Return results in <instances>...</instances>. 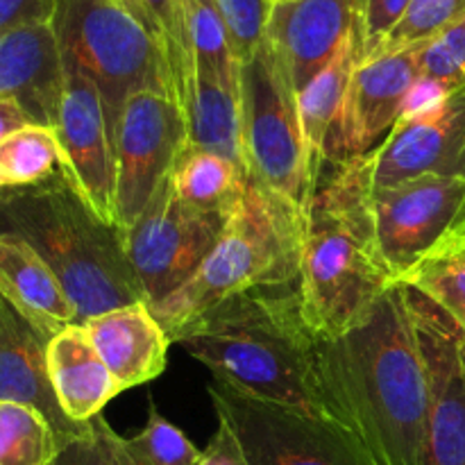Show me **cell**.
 I'll list each match as a JSON object with an SVG mask.
<instances>
[{
  "instance_id": "6da1fadb",
  "label": "cell",
  "mask_w": 465,
  "mask_h": 465,
  "mask_svg": "<svg viewBox=\"0 0 465 465\" xmlns=\"http://www.w3.org/2000/svg\"><path fill=\"white\" fill-rule=\"evenodd\" d=\"M318 368L334 420L377 465H422L430 381L402 282L361 325L339 339H318Z\"/></svg>"
},
{
  "instance_id": "7a4b0ae2",
  "label": "cell",
  "mask_w": 465,
  "mask_h": 465,
  "mask_svg": "<svg viewBox=\"0 0 465 465\" xmlns=\"http://www.w3.org/2000/svg\"><path fill=\"white\" fill-rule=\"evenodd\" d=\"M173 343L241 393L334 420L298 284L234 295L195 318Z\"/></svg>"
},
{
  "instance_id": "3957f363",
  "label": "cell",
  "mask_w": 465,
  "mask_h": 465,
  "mask_svg": "<svg viewBox=\"0 0 465 465\" xmlns=\"http://www.w3.org/2000/svg\"><path fill=\"white\" fill-rule=\"evenodd\" d=\"M395 284L377 241L366 162L331 163L304 212L298 282L304 322L316 339H339Z\"/></svg>"
},
{
  "instance_id": "277c9868",
  "label": "cell",
  "mask_w": 465,
  "mask_h": 465,
  "mask_svg": "<svg viewBox=\"0 0 465 465\" xmlns=\"http://www.w3.org/2000/svg\"><path fill=\"white\" fill-rule=\"evenodd\" d=\"M0 236L25 241L48 263L80 325L116 307L145 302L123 234L80 198L62 171L41 184L0 191Z\"/></svg>"
},
{
  "instance_id": "5b68a950",
  "label": "cell",
  "mask_w": 465,
  "mask_h": 465,
  "mask_svg": "<svg viewBox=\"0 0 465 465\" xmlns=\"http://www.w3.org/2000/svg\"><path fill=\"white\" fill-rule=\"evenodd\" d=\"M302 236L304 213L250 180L221 241L198 272L150 312L173 341L195 318L234 295L295 286Z\"/></svg>"
},
{
  "instance_id": "8992f818",
  "label": "cell",
  "mask_w": 465,
  "mask_h": 465,
  "mask_svg": "<svg viewBox=\"0 0 465 465\" xmlns=\"http://www.w3.org/2000/svg\"><path fill=\"white\" fill-rule=\"evenodd\" d=\"M53 27L62 57L98 86L112 136L123 104L134 94L163 91L175 95L157 39L123 3L59 0Z\"/></svg>"
},
{
  "instance_id": "52a82bcc",
  "label": "cell",
  "mask_w": 465,
  "mask_h": 465,
  "mask_svg": "<svg viewBox=\"0 0 465 465\" xmlns=\"http://www.w3.org/2000/svg\"><path fill=\"white\" fill-rule=\"evenodd\" d=\"M241 127L250 180L307 212L312 191L298 94L266 41L241 64Z\"/></svg>"
},
{
  "instance_id": "ba28073f",
  "label": "cell",
  "mask_w": 465,
  "mask_h": 465,
  "mask_svg": "<svg viewBox=\"0 0 465 465\" xmlns=\"http://www.w3.org/2000/svg\"><path fill=\"white\" fill-rule=\"evenodd\" d=\"M207 391L250 465H377L366 445L331 418L252 398L218 380Z\"/></svg>"
},
{
  "instance_id": "9c48e42d",
  "label": "cell",
  "mask_w": 465,
  "mask_h": 465,
  "mask_svg": "<svg viewBox=\"0 0 465 465\" xmlns=\"http://www.w3.org/2000/svg\"><path fill=\"white\" fill-rule=\"evenodd\" d=\"M189 143L180 100L163 91L132 95L114 127V225L139 221Z\"/></svg>"
},
{
  "instance_id": "30bf717a",
  "label": "cell",
  "mask_w": 465,
  "mask_h": 465,
  "mask_svg": "<svg viewBox=\"0 0 465 465\" xmlns=\"http://www.w3.org/2000/svg\"><path fill=\"white\" fill-rule=\"evenodd\" d=\"M230 216L198 212L182 203L171 180L162 184L139 221L123 234L127 262L154 307L186 284L212 254Z\"/></svg>"
},
{
  "instance_id": "8fae6325",
  "label": "cell",
  "mask_w": 465,
  "mask_h": 465,
  "mask_svg": "<svg viewBox=\"0 0 465 465\" xmlns=\"http://www.w3.org/2000/svg\"><path fill=\"white\" fill-rule=\"evenodd\" d=\"M377 241L391 272L404 282L425 263L465 213V177L425 175L371 191Z\"/></svg>"
},
{
  "instance_id": "7c38bea8",
  "label": "cell",
  "mask_w": 465,
  "mask_h": 465,
  "mask_svg": "<svg viewBox=\"0 0 465 465\" xmlns=\"http://www.w3.org/2000/svg\"><path fill=\"white\" fill-rule=\"evenodd\" d=\"M404 286L430 381V422L422 465H465L463 330L420 291Z\"/></svg>"
},
{
  "instance_id": "4fadbf2b",
  "label": "cell",
  "mask_w": 465,
  "mask_h": 465,
  "mask_svg": "<svg viewBox=\"0 0 465 465\" xmlns=\"http://www.w3.org/2000/svg\"><path fill=\"white\" fill-rule=\"evenodd\" d=\"M422 44L377 53L354 68L327 139V162L343 163L371 154L391 134L402 118L409 89L420 77Z\"/></svg>"
},
{
  "instance_id": "5bb4252c",
  "label": "cell",
  "mask_w": 465,
  "mask_h": 465,
  "mask_svg": "<svg viewBox=\"0 0 465 465\" xmlns=\"http://www.w3.org/2000/svg\"><path fill=\"white\" fill-rule=\"evenodd\" d=\"M53 130L66 180L103 221L114 225V136L103 95L95 82L66 59L62 103Z\"/></svg>"
},
{
  "instance_id": "9a60e30c",
  "label": "cell",
  "mask_w": 465,
  "mask_h": 465,
  "mask_svg": "<svg viewBox=\"0 0 465 465\" xmlns=\"http://www.w3.org/2000/svg\"><path fill=\"white\" fill-rule=\"evenodd\" d=\"M363 162L371 191L425 175L465 177V86L431 116L400 118Z\"/></svg>"
},
{
  "instance_id": "2e32d148",
  "label": "cell",
  "mask_w": 465,
  "mask_h": 465,
  "mask_svg": "<svg viewBox=\"0 0 465 465\" xmlns=\"http://www.w3.org/2000/svg\"><path fill=\"white\" fill-rule=\"evenodd\" d=\"M366 0H284L272 3L266 44L284 68L295 94L304 89L354 27L361 23Z\"/></svg>"
},
{
  "instance_id": "e0dca14e",
  "label": "cell",
  "mask_w": 465,
  "mask_h": 465,
  "mask_svg": "<svg viewBox=\"0 0 465 465\" xmlns=\"http://www.w3.org/2000/svg\"><path fill=\"white\" fill-rule=\"evenodd\" d=\"M64 91V59L53 23L0 35V98L16 100L32 123L54 127Z\"/></svg>"
},
{
  "instance_id": "ac0fdd59",
  "label": "cell",
  "mask_w": 465,
  "mask_h": 465,
  "mask_svg": "<svg viewBox=\"0 0 465 465\" xmlns=\"http://www.w3.org/2000/svg\"><path fill=\"white\" fill-rule=\"evenodd\" d=\"M82 325L123 391L148 384L166 371L173 341L145 302L98 313Z\"/></svg>"
},
{
  "instance_id": "d6986e66",
  "label": "cell",
  "mask_w": 465,
  "mask_h": 465,
  "mask_svg": "<svg viewBox=\"0 0 465 465\" xmlns=\"http://www.w3.org/2000/svg\"><path fill=\"white\" fill-rule=\"evenodd\" d=\"M45 345L48 341L0 298V400L39 409L64 440L82 425L68 420L54 398Z\"/></svg>"
},
{
  "instance_id": "ffe728a7",
  "label": "cell",
  "mask_w": 465,
  "mask_h": 465,
  "mask_svg": "<svg viewBox=\"0 0 465 465\" xmlns=\"http://www.w3.org/2000/svg\"><path fill=\"white\" fill-rule=\"evenodd\" d=\"M45 361L54 398L64 416L75 425L100 416L103 409L123 393L80 322L68 325L48 341Z\"/></svg>"
},
{
  "instance_id": "44dd1931",
  "label": "cell",
  "mask_w": 465,
  "mask_h": 465,
  "mask_svg": "<svg viewBox=\"0 0 465 465\" xmlns=\"http://www.w3.org/2000/svg\"><path fill=\"white\" fill-rule=\"evenodd\" d=\"M0 298L45 341L77 322V312L48 263L16 236H0Z\"/></svg>"
},
{
  "instance_id": "7402d4cb",
  "label": "cell",
  "mask_w": 465,
  "mask_h": 465,
  "mask_svg": "<svg viewBox=\"0 0 465 465\" xmlns=\"http://www.w3.org/2000/svg\"><path fill=\"white\" fill-rule=\"evenodd\" d=\"M363 59L361 23L354 27L339 53L330 64L298 94V116L302 130L304 159H307L309 191L313 193L321 186L327 173V139L341 112L354 68Z\"/></svg>"
},
{
  "instance_id": "603a6c76",
  "label": "cell",
  "mask_w": 465,
  "mask_h": 465,
  "mask_svg": "<svg viewBox=\"0 0 465 465\" xmlns=\"http://www.w3.org/2000/svg\"><path fill=\"white\" fill-rule=\"evenodd\" d=\"M177 100L184 114L189 145L223 154L248 173L241 127V94L204 75L193 62L177 84Z\"/></svg>"
},
{
  "instance_id": "cb8c5ba5",
  "label": "cell",
  "mask_w": 465,
  "mask_h": 465,
  "mask_svg": "<svg viewBox=\"0 0 465 465\" xmlns=\"http://www.w3.org/2000/svg\"><path fill=\"white\" fill-rule=\"evenodd\" d=\"M168 180L177 198L189 207L232 216L248 189L250 175L232 159L186 143Z\"/></svg>"
},
{
  "instance_id": "d4e9b609",
  "label": "cell",
  "mask_w": 465,
  "mask_h": 465,
  "mask_svg": "<svg viewBox=\"0 0 465 465\" xmlns=\"http://www.w3.org/2000/svg\"><path fill=\"white\" fill-rule=\"evenodd\" d=\"M182 14L200 71L225 89L241 94V64L232 53L218 0H182Z\"/></svg>"
},
{
  "instance_id": "484cf974",
  "label": "cell",
  "mask_w": 465,
  "mask_h": 465,
  "mask_svg": "<svg viewBox=\"0 0 465 465\" xmlns=\"http://www.w3.org/2000/svg\"><path fill=\"white\" fill-rule=\"evenodd\" d=\"M62 439L35 407L0 400V465H53Z\"/></svg>"
},
{
  "instance_id": "4316f807",
  "label": "cell",
  "mask_w": 465,
  "mask_h": 465,
  "mask_svg": "<svg viewBox=\"0 0 465 465\" xmlns=\"http://www.w3.org/2000/svg\"><path fill=\"white\" fill-rule=\"evenodd\" d=\"M59 171L62 157L53 127L30 123L0 141V182L5 189L41 184Z\"/></svg>"
},
{
  "instance_id": "83f0119b",
  "label": "cell",
  "mask_w": 465,
  "mask_h": 465,
  "mask_svg": "<svg viewBox=\"0 0 465 465\" xmlns=\"http://www.w3.org/2000/svg\"><path fill=\"white\" fill-rule=\"evenodd\" d=\"M123 450L132 465H198L200 450L162 416L150 400L148 422L132 439H123Z\"/></svg>"
},
{
  "instance_id": "f1b7e54d",
  "label": "cell",
  "mask_w": 465,
  "mask_h": 465,
  "mask_svg": "<svg viewBox=\"0 0 465 465\" xmlns=\"http://www.w3.org/2000/svg\"><path fill=\"white\" fill-rule=\"evenodd\" d=\"M402 284L420 291L465 331V252L420 263Z\"/></svg>"
},
{
  "instance_id": "f546056e",
  "label": "cell",
  "mask_w": 465,
  "mask_h": 465,
  "mask_svg": "<svg viewBox=\"0 0 465 465\" xmlns=\"http://www.w3.org/2000/svg\"><path fill=\"white\" fill-rule=\"evenodd\" d=\"M465 18V0H411L393 30L381 41L377 53H391L434 39L443 30ZM371 54V57H372Z\"/></svg>"
},
{
  "instance_id": "4dcf8cb0",
  "label": "cell",
  "mask_w": 465,
  "mask_h": 465,
  "mask_svg": "<svg viewBox=\"0 0 465 465\" xmlns=\"http://www.w3.org/2000/svg\"><path fill=\"white\" fill-rule=\"evenodd\" d=\"M53 465H127L123 436L112 430L103 413L82 422L80 430L62 440Z\"/></svg>"
},
{
  "instance_id": "1f68e13d",
  "label": "cell",
  "mask_w": 465,
  "mask_h": 465,
  "mask_svg": "<svg viewBox=\"0 0 465 465\" xmlns=\"http://www.w3.org/2000/svg\"><path fill=\"white\" fill-rule=\"evenodd\" d=\"M218 7L236 62H248L266 39L272 0H218Z\"/></svg>"
},
{
  "instance_id": "d6a6232c",
  "label": "cell",
  "mask_w": 465,
  "mask_h": 465,
  "mask_svg": "<svg viewBox=\"0 0 465 465\" xmlns=\"http://www.w3.org/2000/svg\"><path fill=\"white\" fill-rule=\"evenodd\" d=\"M420 75L465 86V18L422 44Z\"/></svg>"
},
{
  "instance_id": "836d02e7",
  "label": "cell",
  "mask_w": 465,
  "mask_h": 465,
  "mask_svg": "<svg viewBox=\"0 0 465 465\" xmlns=\"http://www.w3.org/2000/svg\"><path fill=\"white\" fill-rule=\"evenodd\" d=\"M411 0H366L361 16V36H363V59L371 57L381 41L389 36L395 23L402 18ZM361 59V62H363Z\"/></svg>"
},
{
  "instance_id": "e575fe53",
  "label": "cell",
  "mask_w": 465,
  "mask_h": 465,
  "mask_svg": "<svg viewBox=\"0 0 465 465\" xmlns=\"http://www.w3.org/2000/svg\"><path fill=\"white\" fill-rule=\"evenodd\" d=\"M461 89V86H459ZM457 91V86H450L445 82L434 80V77L420 75L413 86L409 89L407 100H404L402 118H425L436 114L439 109L445 107L452 94Z\"/></svg>"
},
{
  "instance_id": "d590c367",
  "label": "cell",
  "mask_w": 465,
  "mask_h": 465,
  "mask_svg": "<svg viewBox=\"0 0 465 465\" xmlns=\"http://www.w3.org/2000/svg\"><path fill=\"white\" fill-rule=\"evenodd\" d=\"M59 0H0V35L25 25L53 23Z\"/></svg>"
},
{
  "instance_id": "8d00e7d4",
  "label": "cell",
  "mask_w": 465,
  "mask_h": 465,
  "mask_svg": "<svg viewBox=\"0 0 465 465\" xmlns=\"http://www.w3.org/2000/svg\"><path fill=\"white\" fill-rule=\"evenodd\" d=\"M198 465H250V461L232 427L218 420L216 434L212 436L209 445L200 454Z\"/></svg>"
},
{
  "instance_id": "74e56055",
  "label": "cell",
  "mask_w": 465,
  "mask_h": 465,
  "mask_svg": "<svg viewBox=\"0 0 465 465\" xmlns=\"http://www.w3.org/2000/svg\"><path fill=\"white\" fill-rule=\"evenodd\" d=\"M32 118L27 116L25 109L16 100L0 98V141L7 139L9 134L18 132L21 127L30 125Z\"/></svg>"
},
{
  "instance_id": "f35d334b",
  "label": "cell",
  "mask_w": 465,
  "mask_h": 465,
  "mask_svg": "<svg viewBox=\"0 0 465 465\" xmlns=\"http://www.w3.org/2000/svg\"><path fill=\"white\" fill-rule=\"evenodd\" d=\"M459 252H465V213L461 221H459V225L452 230V234L443 241V245H440V248L436 250L427 262L439 257H448V254H459Z\"/></svg>"
},
{
  "instance_id": "ab89813d",
  "label": "cell",
  "mask_w": 465,
  "mask_h": 465,
  "mask_svg": "<svg viewBox=\"0 0 465 465\" xmlns=\"http://www.w3.org/2000/svg\"><path fill=\"white\" fill-rule=\"evenodd\" d=\"M463 354H465V331H463Z\"/></svg>"
},
{
  "instance_id": "60d3db41",
  "label": "cell",
  "mask_w": 465,
  "mask_h": 465,
  "mask_svg": "<svg viewBox=\"0 0 465 465\" xmlns=\"http://www.w3.org/2000/svg\"><path fill=\"white\" fill-rule=\"evenodd\" d=\"M272 3H284V0H272Z\"/></svg>"
},
{
  "instance_id": "b9f144b4",
  "label": "cell",
  "mask_w": 465,
  "mask_h": 465,
  "mask_svg": "<svg viewBox=\"0 0 465 465\" xmlns=\"http://www.w3.org/2000/svg\"><path fill=\"white\" fill-rule=\"evenodd\" d=\"M123 452H125V450H123ZM125 459H127V457H125ZM127 465H132V463H130V459H127Z\"/></svg>"
},
{
  "instance_id": "7bdbcfd3",
  "label": "cell",
  "mask_w": 465,
  "mask_h": 465,
  "mask_svg": "<svg viewBox=\"0 0 465 465\" xmlns=\"http://www.w3.org/2000/svg\"><path fill=\"white\" fill-rule=\"evenodd\" d=\"M5 189V186H3V182H0V191H3Z\"/></svg>"
},
{
  "instance_id": "ee69618b",
  "label": "cell",
  "mask_w": 465,
  "mask_h": 465,
  "mask_svg": "<svg viewBox=\"0 0 465 465\" xmlns=\"http://www.w3.org/2000/svg\"><path fill=\"white\" fill-rule=\"evenodd\" d=\"M116 3H123V0H116ZM123 5H125V3H123Z\"/></svg>"
}]
</instances>
